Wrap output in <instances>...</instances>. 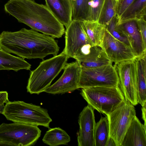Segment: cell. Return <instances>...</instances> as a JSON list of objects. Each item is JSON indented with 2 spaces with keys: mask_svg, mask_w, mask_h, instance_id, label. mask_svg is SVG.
I'll return each mask as SVG.
<instances>
[{
  "mask_svg": "<svg viewBox=\"0 0 146 146\" xmlns=\"http://www.w3.org/2000/svg\"><path fill=\"white\" fill-rule=\"evenodd\" d=\"M82 68L80 64L76 60L67 63L61 76L44 92L52 94H63L71 92L78 89Z\"/></svg>",
  "mask_w": 146,
  "mask_h": 146,
  "instance_id": "9c48e42d",
  "label": "cell"
},
{
  "mask_svg": "<svg viewBox=\"0 0 146 146\" xmlns=\"http://www.w3.org/2000/svg\"><path fill=\"white\" fill-rule=\"evenodd\" d=\"M43 142L50 146L66 145L70 137L66 132L59 127L50 128L46 131L42 139Z\"/></svg>",
  "mask_w": 146,
  "mask_h": 146,
  "instance_id": "44dd1931",
  "label": "cell"
},
{
  "mask_svg": "<svg viewBox=\"0 0 146 146\" xmlns=\"http://www.w3.org/2000/svg\"><path fill=\"white\" fill-rule=\"evenodd\" d=\"M115 65L112 63L93 68H82L78 87H114L119 85Z\"/></svg>",
  "mask_w": 146,
  "mask_h": 146,
  "instance_id": "8992f818",
  "label": "cell"
},
{
  "mask_svg": "<svg viewBox=\"0 0 146 146\" xmlns=\"http://www.w3.org/2000/svg\"><path fill=\"white\" fill-rule=\"evenodd\" d=\"M101 46L108 58L115 64L124 60H133L137 57L130 46L113 37L106 28Z\"/></svg>",
  "mask_w": 146,
  "mask_h": 146,
  "instance_id": "8fae6325",
  "label": "cell"
},
{
  "mask_svg": "<svg viewBox=\"0 0 146 146\" xmlns=\"http://www.w3.org/2000/svg\"><path fill=\"white\" fill-rule=\"evenodd\" d=\"M4 9L19 22L35 31L57 38L65 33L64 25L47 6L34 0H9Z\"/></svg>",
  "mask_w": 146,
  "mask_h": 146,
  "instance_id": "6da1fadb",
  "label": "cell"
},
{
  "mask_svg": "<svg viewBox=\"0 0 146 146\" xmlns=\"http://www.w3.org/2000/svg\"><path fill=\"white\" fill-rule=\"evenodd\" d=\"M9 101L8 99V93L6 91H0V106L4 105Z\"/></svg>",
  "mask_w": 146,
  "mask_h": 146,
  "instance_id": "f1b7e54d",
  "label": "cell"
},
{
  "mask_svg": "<svg viewBox=\"0 0 146 146\" xmlns=\"http://www.w3.org/2000/svg\"><path fill=\"white\" fill-rule=\"evenodd\" d=\"M0 146H11L8 143L5 142L0 139Z\"/></svg>",
  "mask_w": 146,
  "mask_h": 146,
  "instance_id": "1f68e13d",
  "label": "cell"
},
{
  "mask_svg": "<svg viewBox=\"0 0 146 146\" xmlns=\"http://www.w3.org/2000/svg\"><path fill=\"white\" fill-rule=\"evenodd\" d=\"M135 0H121L118 2L116 16L119 18L127 8Z\"/></svg>",
  "mask_w": 146,
  "mask_h": 146,
  "instance_id": "4316f807",
  "label": "cell"
},
{
  "mask_svg": "<svg viewBox=\"0 0 146 146\" xmlns=\"http://www.w3.org/2000/svg\"><path fill=\"white\" fill-rule=\"evenodd\" d=\"M31 66L25 58L13 56L0 49V70H13L17 72L22 69L29 70Z\"/></svg>",
  "mask_w": 146,
  "mask_h": 146,
  "instance_id": "ac0fdd59",
  "label": "cell"
},
{
  "mask_svg": "<svg viewBox=\"0 0 146 146\" xmlns=\"http://www.w3.org/2000/svg\"><path fill=\"white\" fill-rule=\"evenodd\" d=\"M105 0H92L88 20L97 21Z\"/></svg>",
  "mask_w": 146,
  "mask_h": 146,
  "instance_id": "484cf974",
  "label": "cell"
},
{
  "mask_svg": "<svg viewBox=\"0 0 146 146\" xmlns=\"http://www.w3.org/2000/svg\"><path fill=\"white\" fill-rule=\"evenodd\" d=\"M92 0L71 1L72 20H88Z\"/></svg>",
  "mask_w": 146,
  "mask_h": 146,
  "instance_id": "cb8c5ba5",
  "label": "cell"
},
{
  "mask_svg": "<svg viewBox=\"0 0 146 146\" xmlns=\"http://www.w3.org/2000/svg\"><path fill=\"white\" fill-rule=\"evenodd\" d=\"M108 120L107 116L101 117L96 123L95 131V146H106L109 137Z\"/></svg>",
  "mask_w": 146,
  "mask_h": 146,
  "instance_id": "603a6c76",
  "label": "cell"
},
{
  "mask_svg": "<svg viewBox=\"0 0 146 146\" xmlns=\"http://www.w3.org/2000/svg\"><path fill=\"white\" fill-rule=\"evenodd\" d=\"M117 1H118V2H119V1H120L121 0H116Z\"/></svg>",
  "mask_w": 146,
  "mask_h": 146,
  "instance_id": "836d02e7",
  "label": "cell"
},
{
  "mask_svg": "<svg viewBox=\"0 0 146 146\" xmlns=\"http://www.w3.org/2000/svg\"><path fill=\"white\" fill-rule=\"evenodd\" d=\"M41 131L36 125L18 123L0 125V139L11 146L33 145L41 135Z\"/></svg>",
  "mask_w": 146,
  "mask_h": 146,
  "instance_id": "5b68a950",
  "label": "cell"
},
{
  "mask_svg": "<svg viewBox=\"0 0 146 146\" xmlns=\"http://www.w3.org/2000/svg\"><path fill=\"white\" fill-rule=\"evenodd\" d=\"M94 109L90 105L84 108L78 117L79 127L77 133L78 146H95L96 125Z\"/></svg>",
  "mask_w": 146,
  "mask_h": 146,
  "instance_id": "7c38bea8",
  "label": "cell"
},
{
  "mask_svg": "<svg viewBox=\"0 0 146 146\" xmlns=\"http://www.w3.org/2000/svg\"><path fill=\"white\" fill-rule=\"evenodd\" d=\"M118 2L116 0H105L98 22L106 27L110 21L116 15Z\"/></svg>",
  "mask_w": 146,
  "mask_h": 146,
  "instance_id": "7402d4cb",
  "label": "cell"
},
{
  "mask_svg": "<svg viewBox=\"0 0 146 146\" xmlns=\"http://www.w3.org/2000/svg\"><path fill=\"white\" fill-rule=\"evenodd\" d=\"M46 6L66 28L72 21L71 0H45Z\"/></svg>",
  "mask_w": 146,
  "mask_h": 146,
  "instance_id": "2e32d148",
  "label": "cell"
},
{
  "mask_svg": "<svg viewBox=\"0 0 146 146\" xmlns=\"http://www.w3.org/2000/svg\"><path fill=\"white\" fill-rule=\"evenodd\" d=\"M135 58L122 61L115 65L119 79V85L125 100L134 106L138 104L137 72Z\"/></svg>",
  "mask_w": 146,
  "mask_h": 146,
  "instance_id": "ba28073f",
  "label": "cell"
},
{
  "mask_svg": "<svg viewBox=\"0 0 146 146\" xmlns=\"http://www.w3.org/2000/svg\"><path fill=\"white\" fill-rule=\"evenodd\" d=\"M137 23L140 32L142 36L144 43L146 44V22L145 19H137Z\"/></svg>",
  "mask_w": 146,
  "mask_h": 146,
  "instance_id": "83f0119b",
  "label": "cell"
},
{
  "mask_svg": "<svg viewBox=\"0 0 146 146\" xmlns=\"http://www.w3.org/2000/svg\"><path fill=\"white\" fill-rule=\"evenodd\" d=\"M106 146H117L114 140L111 138L109 137Z\"/></svg>",
  "mask_w": 146,
  "mask_h": 146,
  "instance_id": "4dcf8cb0",
  "label": "cell"
},
{
  "mask_svg": "<svg viewBox=\"0 0 146 146\" xmlns=\"http://www.w3.org/2000/svg\"><path fill=\"white\" fill-rule=\"evenodd\" d=\"M137 72L138 104H146V53L135 58Z\"/></svg>",
  "mask_w": 146,
  "mask_h": 146,
  "instance_id": "e0dca14e",
  "label": "cell"
},
{
  "mask_svg": "<svg viewBox=\"0 0 146 146\" xmlns=\"http://www.w3.org/2000/svg\"><path fill=\"white\" fill-rule=\"evenodd\" d=\"M80 94L88 104L106 115L119 106L125 100L119 85L82 88Z\"/></svg>",
  "mask_w": 146,
  "mask_h": 146,
  "instance_id": "277c9868",
  "label": "cell"
},
{
  "mask_svg": "<svg viewBox=\"0 0 146 146\" xmlns=\"http://www.w3.org/2000/svg\"><path fill=\"white\" fill-rule=\"evenodd\" d=\"M82 21L87 35L92 44L101 46L106 27L97 21L88 20Z\"/></svg>",
  "mask_w": 146,
  "mask_h": 146,
  "instance_id": "ffe728a7",
  "label": "cell"
},
{
  "mask_svg": "<svg viewBox=\"0 0 146 146\" xmlns=\"http://www.w3.org/2000/svg\"><path fill=\"white\" fill-rule=\"evenodd\" d=\"M146 0H135L118 18V22L146 18Z\"/></svg>",
  "mask_w": 146,
  "mask_h": 146,
  "instance_id": "d6986e66",
  "label": "cell"
},
{
  "mask_svg": "<svg viewBox=\"0 0 146 146\" xmlns=\"http://www.w3.org/2000/svg\"><path fill=\"white\" fill-rule=\"evenodd\" d=\"M118 19V18L116 15L114 16L106 26V29L115 38L130 46L129 42L126 37L117 27Z\"/></svg>",
  "mask_w": 146,
  "mask_h": 146,
  "instance_id": "d4e9b609",
  "label": "cell"
},
{
  "mask_svg": "<svg viewBox=\"0 0 146 146\" xmlns=\"http://www.w3.org/2000/svg\"><path fill=\"white\" fill-rule=\"evenodd\" d=\"M68 59L62 52L50 58L43 60L36 69L31 71L27 87V92L31 94H37L44 92L63 69Z\"/></svg>",
  "mask_w": 146,
  "mask_h": 146,
  "instance_id": "7a4b0ae2",
  "label": "cell"
},
{
  "mask_svg": "<svg viewBox=\"0 0 146 146\" xmlns=\"http://www.w3.org/2000/svg\"><path fill=\"white\" fill-rule=\"evenodd\" d=\"M71 0L72 1H75L76 0Z\"/></svg>",
  "mask_w": 146,
  "mask_h": 146,
  "instance_id": "e575fe53",
  "label": "cell"
},
{
  "mask_svg": "<svg viewBox=\"0 0 146 146\" xmlns=\"http://www.w3.org/2000/svg\"><path fill=\"white\" fill-rule=\"evenodd\" d=\"M5 106L4 105L0 106V113L2 114L5 108Z\"/></svg>",
  "mask_w": 146,
  "mask_h": 146,
  "instance_id": "d6a6232c",
  "label": "cell"
},
{
  "mask_svg": "<svg viewBox=\"0 0 146 146\" xmlns=\"http://www.w3.org/2000/svg\"><path fill=\"white\" fill-rule=\"evenodd\" d=\"M82 68H93L112 63L101 46L92 45L87 53L76 60Z\"/></svg>",
  "mask_w": 146,
  "mask_h": 146,
  "instance_id": "9a60e30c",
  "label": "cell"
},
{
  "mask_svg": "<svg viewBox=\"0 0 146 146\" xmlns=\"http://www.w3.org/2000/svg\"><path fill=\"white\" fill-rule=\"evenodd\" d=\"M118 29L127 38L130 46L137 57L146 53L145 45L140 32L137 19H132L118 22Z\"/></svg>",
  "mask_w": 146,
  "mask_h": 146,
  "instance_id": "4fadbf2b",
  "label": "cell"
},
{
  "mask_svg": "<svg viewBox=\"0 0 146 146\" xmlns=\"http://www.w3.org/2000/svg\"><path fill=\"white\" fill-rule=\"evenodd\" d=\"M65 31V44L62 52L68 57L74 58L85 45L92 44L82 21L72 20Z\"/></svg>",
  "mask_w": 146,
  "mask_h": 146,
  "instance_id": "30bf717a",
  "label": "cell"
},
{
  "mask_svg": "<svg viewBox=\"0 0 146 146\" xmlns=\"http://www.w3.org/2000/svg\"><path fill=\"white\" fill-rule=\"evenodd\" d=\"M146 104L142 106L141 111L142 112V118L144 121V125L146 126Z\"/></svg>",
  "mask_w": 146,
  "mask_h": 146,
  "instance_id": "f546056e",
  "label": "cell"
},
{
  "mask_svg": "<svg viewBox=\"0 0 146 146\" xmlns=\"http://www.w3.org/2000/svg\"><path fill=\"white\" fill-rule=\"evenodd\" d=\"M135 115L134 106L125 100L121 105L106 115L109 122V137L114 140L117 146H121L125 135Z\"/></svg>",
  "mask_w": 146,
  "mask_h": 146,
  "instance_id": "52a82bcc",
  "label": "cell"
},
{
  "mask_svg": "<svg viewBox=\"0 0 146 146\" xmlns=\"http://www.w3.org/2000/svg\"><path fill=\"white\" fill-rule=\"evenodd\" d=\"M146 126L135 115L123 138L121 146H146Z\"/></svg>",
  "mask_w": 146,
  "mask_h": 146,
  "instance_id": "5bb4252c",
  "label": "cell"
},
{
  "mask_svg": "<svg viewBox=\"0 0 146 146\" xmlns=\"http://www.w3.org/2000/svg\"><path fill=\"white\" fill-rule=\"evenodd\" d=\"M2 114L9 120L50 129L52 121L47 110L40 106L23 101H9L6 103Z\"/></svg>",
  "mask_w": 146,
  "mask_h": 146,
  "instance_id": "3957f363",
  "label": "cell"
}]
</instances>
